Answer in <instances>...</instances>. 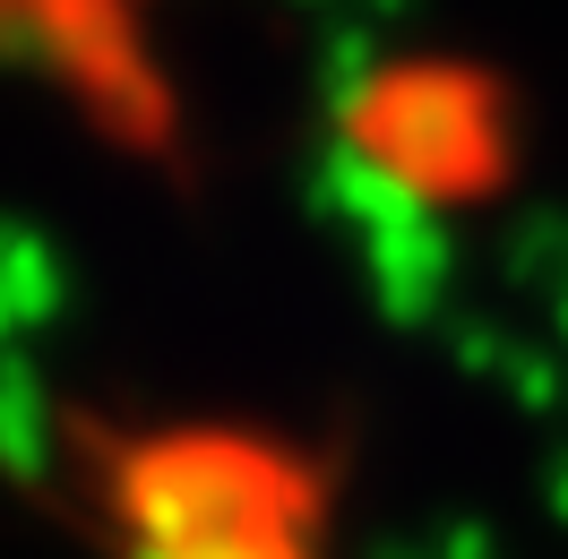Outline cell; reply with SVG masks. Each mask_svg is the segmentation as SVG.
I'll use <instances>...</instances> for the list:
<instances>
[{
	"instance_id": "1",
	"label": "cell",
	"mask_w": 568,
	"mask_h": 559,
	"mask_svg": "<svg viewBox=\"0 0 568 559\" xmlns=\"http://www.w3.org/2000/svg\"><path fill=\"white\" fill-rule=\"evenodd\" d=\"M164 9L173 0H0V43L36 61L70 104H87L121 139L173 130L164 87Z\"/></svg>"
}]
</instances>
